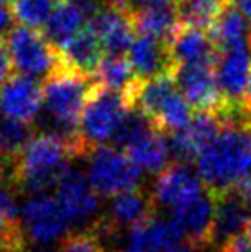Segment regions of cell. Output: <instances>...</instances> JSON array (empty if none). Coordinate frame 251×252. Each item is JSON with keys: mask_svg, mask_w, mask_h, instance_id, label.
I'll return each instance as SVG.
<instances>
[{"mask_svg": "<svg viewBox=\"0 0 251 252\" xmlns=\"http://www.w3.org/2000/svg\"><path fill=\"white\" fill-rule=\"evenodd\" d=\"M196 170L212 196L236 190L251 173V129L224 127L200 153Z\"/></svg>", "mask_w": 251, "mask_h": 252, "instance_id": "obj_1", "label": "cell"}, {"mask_svg": "<svg viewBox=\"0 0 251 252\" xmlns=\"http://www.w3.org/2000/svg\"><path fill=\"white\" fill-rule=\"evenodd\" d=\"M134 79L136 74L124 55H104L93 74V81L97 84L121 93L134 83Z\"/></svg>", "mask_w": 251, "mask_h": 252, "instance_id": "obj_27", "label": "cell"}, {"mask_svg": "<svg viewBox=\"0 0 251 252\" xmlns=\"http://www.w3.org/2000/svg\"><path fill=\"white\" fill-rule=\"evenodd\" d=\"M61 252H105L104 242H102V230L97 225L95 228L69 233L62 240Z\"/></svg>", "mask_w": 251, "mask_h": 252, "instance_id": "obj_31", "label": "cell"}, {"mask_svg": "<svg viewBox=\"0 0 251 252\" xmlns=\"http://www.w3.org/2000/svg\"><path fill=\"white\" fill-rule=\"evenodd\" d=\"M88 24L100 40L105 55H124L136 36L129 14L110 7H105Z\"/></svg>", "mask_w": 251, "mask_h": 252, "instance_id": "obj_19", "label": "cell"}, {"mask_svg": "<svg viewBox=\"0 0 251 252\" xmlns=\"http://www.w3.org/2000/svg\"><path fill=\"white\" fill-rule=\"evenodd\" d=\"M86 156V179L98 196L115 197L138 189L141 172L124 151L112 146H98Z\"/></svg>", "mask_w": 251, "mask_h": 252, "instance_id": "obj_6", "label": "cell"}, {"mask_svg": "<svg viewBox=\"0 0 251 252\" xmlns=\"http://www.w3.org/2000/svg\"><path fill=\"white\" fill-rule=\"evenodd\" d=\"M181 235L171 220L151 215L129 230L124 252H169L181 244Z\"/></svg>", "mask_w": 251, "mask_h": 252, "instance_id": "obj_20", "label": "cell"}, {"mask_svg": "<svg viewBox=\"0 0 251 252\" xmlns=\"http://www.w3.org/2000/svg\"><path fill=\"white\" fill-rule=\"evenodd\" d=\"M81 151L69 141L54 134H35L16 161L12 186L33 196H43L57 189L62 177L71 168L69 161Z\"/></svg>", "mask_w": 251, "mask_h": 252, "instance_id": "obj_2", "label": "cell"}, {"mask_svg": "<svg viewBox=\"0 0 251 252\" xmlns=\"http://www.w3.org/2000/svg\"><path fill=\"white\" fill-rule=\"evenodd\" d=\"M10 21H14L12 14H10V7H7L5 2L0 0V34H2L3 31L9 30Z\"/></svg>", "mask_w": 251, "mask_h": 252, "instance_id": "obj_34", "label": "cell"}, {"mask_svg": "<svg viewBox=\"0 0 251 252\" xmlns=\"http://www.w3.org/2000/svg\"><path fill=\"white\" fill-rule=\"evenodd\" d=\"M215 201L205 192L196 201L172 211V225L182 240L191 247H205L214 244Z\"/></svg>", "mask_w": 251, "mask_h": 252, "instance_id": "obj_12", "label": "cell"}, {"mask_svg": "<svg viewBox=\"0 0 251 252\" xmlns=\"http://www.w3.org/2000/svg\"><path fill=\"white\" fill-rule=\"evenodd\" d=\"M138 2L143 7H165L172 2L176 3V0H138Z\"/></svg>", "mask_w": 251, "mask_h": 252, "instance_id": "obj_37", "label": "cell"}, {"mask_svg": "<svg viewBox=\"0 0 251 252\" xmlns=\"http://www.w3.org/2000/svg\"><path fill=\"white\" fill-rule=\"evenodd\" d=\"M234 3L238 5V9L245 14V17L251 23V0H234Z\"/></svg>", "mask_w": 251, "mask_h": 252, "instance_id": "obj_36", "label": "cell"}, {"mask_svg": "<svg viewBox=\"0 0 251 252\" xmlns=\"http://www.w3.org/2000/svg\"><path fill=\"white\" fill-rule=\"evenodd\" d=\"M167 48L174 67L215 63L218 59V50L208 31L198 28L181 26L167 43Z\"/></svg>", "mask_w": 251, "mask_h": 252, "instance_id": "obj_17", "label": "cell"}, {"mask_svg": "<svg viewBox=\"0 0 251 252\" xmlns=\"http://www.w3.org/2000/svg\"><path fill=\"white\" fill-rule=\"evenodd\" d=\"M212 41L217 47L218 53L234 50V48L250 47L251 24L245 14L238 9L234 0H227L222 12L208 30Z\"/></svg>", "mask_w": 251, "mask_h": 252, "instance_id": "obj_22", "label": "cell"}, {"mask_svg": "<svg viewBox=\"0 0 251 252\" xmlns=\"http://www.w3.org/2000/svg\"><path fill=\"white\" fill-rule=\"evenodd\" d=\"M172 77L181 96L198 112L215 113L224 103L217 83L215 63L178 65L172 70Z\"/></svg>", "mask_w": 251, "mask_h": 252, "instance_id": "obj_9", "label": "cell"}, {"mask_svg": "<svg viewBox=\"0 0 251 252\" xmlns=\"http://www.w3.org/2000/svg\"><path fill=\"white\" fill-rule=\"evenodd\" d=\"M10 70H12V65H10V59H9V53H7L5 41L0 40V81L9 79Z\"/></svg>", "mask_w": 251, "mask_h": 252, "instance_id": "obj_33", "label": "cell"}, {"mask_svg": "<svg viewBox=\"0 0 251 252\" xmlns=\"http://www.w3.org/2000/svg\"><path fill=\"white\" fill-rule=\"evenodd\" d=\"M35 130L31 124L17 122L12 119H5L0 115V148L5 158L17 161L21 153L35 137Z\"/></svg>", "mask_w": 251, "mask_h": 252, "instance_id": "obj_28", "label": "cell"}, {"mask_svg": "<svg viewBox=\"0 0 251 252\" xmlns=\"http://www.w3.org/2000/svg\"><path fill=\"white\" fill-rule=\"evenodd\" d=\"M169 252H194V247H191L189 244H178L174 249H171Z\"/></svg>", "mask_w": 251, "mask_h": 252, "instance_id": "obj_39", "label": "cell"}, {"mask_svg": "<svg viewBox=\"0 0 251 252\" xmlns=\"http://www.w3.org/2000/svg\"><path fill=\"white\" fill-rule=\"evenodd\" d=\"M57 52L59 67L88 77H93L98 63L104 59V48L90 24H86L67 43L59 47Z\"/></svg>", "mask_w": 251, "mask_h": 252, "instance_id": "obj_16", "label": "cell"}, {"mask_svg": "<svg viewBox=\"0 0 251 252\" xmlns=\"http://www.w3.org/2000/svg\"><path fill=\"white\" fill-rule=\"evenodd\" d=\"M215 72L224 103H241L251 76V48L243 47L220 52L215 62Z\"/></svg>", "mask_w": 251, "mask_h": 252, "instance_id": "obj_14", "label": "cell"}, {"mask_svg": "<svg viewBox=\"0 0 251 252\" xmlns=\"http://www.w3.org/2000/svg\"><path fill=\"white\" fill-rule=\"evenodd\" d=\"M93 84V77L62 67L41 84L47 126L45 132L69 141L81 151V156H86V151L79 139V119Z\"/></svg>", "mask_w": 251, "mask_h": 252, "instance_id": "obj_3", "label": "cell"}, {"mask_svg": "<svg viewBox=\"0 0 251 252\" xmlns=\"http://www.w3.org/2000/svg\"><path fill=\"white\" fill-rule=\"evenodd\" d=\"M5 47L10 65L19 76L47 79L59 69V52L38 30L16 26L7 31Z\"/></svg>", "mask_w": 251, "mask_h": 252, "instance_id": "obj_5", "label": "cell"}, {"mask_svg": "<svg viewBox=\"0 0 251 252\" xmlns=\"http://www.w3.org/2000/svg\"><path fill=\"white\" fill-rule=\"evenodd\" d=\"M203 194V182L200 177L184 163H174V165H169L162 173H158L153 184L151 197L155 204L171 208L174 211L196 201Z\"/></svg>", "mask_w": 251, "mask_h": 252, "instance_id": "obj_10", "label": "cell"}, {"mask_svg": "<svg viewBox=\"0 0 251 252\" xmlns=\"http://www.w3.org/2000/svg\"><path fill=\"white\" fill-rule=\"evenodd\" d=\"M129 110L124 93L93 84L79 119V139L86 155L114 139Z\"/></svg>", "mask_w": 251, "mask_h": 252, "instance_id": "obj_4", "label": "cell"}, {"mask_svg": "<svg viewBox=\"0 0 251 252\" xmlns=\"http://www.w3.org/2000/svg\"><path fill=\"white\" fill-rule=\"evenodd\" d=\"M0 252H5V251H3V249H0Z\"/></svg>", "mask_w": 251, "mask_h": 252, "instance_id": "obj_42", "label": "cell"}, {"mask_svg": "<svg viewBox=\"0 0 251 252\" xmlns=\"http://www.w3.org/2000/svg\"><path fill=\"white\" fill-rule=\"evenodd\" d=\"M245 235H246V239L250 240V244H251V223L248 225V228L245 230Z\"/></svg>", "mask_w": 251, "mask_h": 252, "instance_id": "obj_40", "label": "cell"}, {"mask_svg": "<svg viewBox=\"0 0 251 252\" xmlns=\"http://www.w3.org/2000/svg\"><path fill=\"white\" fill-rule=\"evenodd\" d=\"M238 192H239V196L243 197V201H245V204L248 206V209L251 213V173L243 180L241 186L238 187Z\"/></svg>", "mask_w": 251, "mask_h": 252, "instance_id": "obj_35", "label": "cell"}, {"mask_svg": "<svg viewBox=\"0 0 251 252\" xmlns=\"http://www.w3.org/2000/svg\"><path fill=\"white\" fill-rule=\"evenodd\" d=\"M153 197L141 189H134L115 196L108 206L107 215L102 218L98 228L102 232H114L122 228H134L153 215Z\"/></svg>", "mask_w": 251, "mask_h": 252, "instance_id": "obj_15", "label": "cell"}, {"mask_svg": "<svg viewBox=\"0 0 251 252\" xmlns=\"http://www.w3.org/2000/svg\"><path fill=\"white\" fill-rule=\"evenodd\" d=\"M0 90H2V84H0Z\"/></svg>", "mask_w": 251, "mask_h": 252, "instance_id": "obj_43", "label": "cell"}, {"mask_svg": "<svg viewBox=\"0 0 251 252\" xmlns=\"http://www.w3.org/2000/svg\"><path fill=\"white\" fill-rule=\"evenodd\" d=\"M43 106V86L36 79L10 76L0 90V115L31 124Z\"/></svg>", "mask_w": 251, "mask_h": 252, "instance_id": "obj_11", "label": "cell"}, {"mask_svg": "<svg viewBox=\"0 0 251 252\" xmlns=\"http://www.w3.org/2000/svg\"><path fill=\"white\" fill-rule=\"evenodd\" d=\"M131 16L134 33L148 36L167 45L172 40L181 23L178 19L174 7H136Z\"/></svg>", "mask_w": 251, "mask_h": 252, "instance_id": "obj_23", "label": "cell"}, {"mask_svg": "<svg viewBox=\"0 0 251 252\" xmlns=\"http://www.w3.org/2000/svg\"><path fill=\"white\" fill-rule=\"evenodd\" d=\"M12 186L0 182V216L7 218L9 221H19V211L16 204V196H14Z\"/></svg>", "mask_w": 251, "mask_h": 252, "instance_id": "obj_32", "label": "cell"}, {"mask_svg": "<svg viewBox=\"0 0 251 252\" xmlns=\"http://www.w3.org/2000/svg\"><path fill=\"white\" fill-rule=\"evenodd\" d=\"M243 106H245V110L251 117V76H250V81H248V86H246L245 98H243Z\"/></svg>", "mask_w": 251, "mask_h": 252, "instance_id": "obj_38", "label": "cell"}, {"mask_svg": "<svg viewBox=\"0 0 251 252\" xmlns=\"http://www.w3.org/2000/svg\"><path fill=\"white\" fill-rule=\"evenodd\" d=\"M212 197L215 201L214 244L224 246L225 242L248 228L251 223V213L243 197L239 196L238 189Z\"/></svg>", "mask_w": 251, "mask_h": 252, "instance_id": "obj_18", "label": "cell"}, {"mask_svg": "<svg viewBox=\"0 0 251 252\" xmlns=\"http://www.w3.org/2000/svg\"><path fill=\"white\" fill-rule=\"evenodd\" d=\"M84 23L88 24L86 17L72 0H55L52 14L43 28V34L55 48H59L76 36L84 28Z\"/></svg>", "mask_w": 251, "mask_h": 252, "instance_id": "obj_25", "label": "cell"}, {"mask_svg": "<svg viewBox=\"0 0 251 252\" xmlns=\"http://www.w3.org/2000/svg\"><path fill=\"white\" fill-rule=\"evenodd\" d=\"M40 252H54V251H40Z\"/></svg>", "mask_w": 251, "mask_h": 252, "instance_id": "obj_41", "label": "cell"}, {"mask_svg": "<svg viewBox=\"0 0 251 252\" xmlns=\"http://www.w3.org/2000/svg\"><path fill=\"white\" fill-rule=\"evenodd\" d=\"M55 0H10V14L19 26L40 30L45 28Z\"/></svg>", "mask_w": 251, "mask_h": 252, "instance_id": "obj_29", "label": "cell"}, {"mask_svg": "<svg viewBox=\"0 0 251 252\" xmlns=\"http://www.w3.org/2000/svg\"><path fill=\"white\" fill-rule=\"evenodd\" d=\"M227 0H176L174 9L181 26L208 31Z\"/></svg>", "mask_w": 251, "mask_h": 252, "instance_id": "obj_26", "label": "cell"}, {"mask_svg": "<svg viewBox=\"0 0 251 252\" xmlns=\"http://www.w3.org/2000/svg\"><path fill=\"white\" fill-rule=\"evenodd\" d=\"M150 129H151V124L146 120V117L138 112V110L131 108L127 112V115L124 117V120L121 122V126H119L117 132H115L112 141H114L115 148H124L126 150L131 143H134L138 137L143 136Z\"/></svg>", "mask_w": 251, "mask_h": 252, "instance_id": "obj_30", "label": "cell"}, {"mask_svg": "<svg viewBox=\"0 0 251 252\" xmlns=\"http://www.w3.org/2000/svg\"><path fill=\"white\" fill-rule=\"evenodd\" d=\"M127 60L133 67L136 77L148 79V77L172 74L174 63L169 55V48L165 43L153 38L136 34L127 50Z\"/></svg>", "mask_w": 251, "mask_h": 252, "instance_id": "obj_21", "label": "cell"}, {"mask_svg": "<svg viewBox=\"0 0 251 252\" xmlns=\"http://www.w3.org/2000/svg\"><path fill=\"white\" fill-rule=\"evenodd\" d=\"M57 201L66 211L71 225L81 226L83 230L95 228L102 221L98 218V194L88 182L86 175L71 166L57 186Z\"/></svg>", "mask_w": 251, "mask_h": 252, "instance_id": "obj_8", "label": "cell"}, {"mask_svg": "<svg viewBox=\"0 0 251 252\" xmlns=\"http://www.w3.org/2000/svg\"><path fill=\"white\" fill-rule=\"evenodd\" d=\"M126 155L129 156L131 161L136 165L140 172L162 173L167 168L171 148H169V141L164 137V134L151 127L150 130H146L143 136H140L126 148Z\"/></svg>", "mask_w": 251, "mask_h": 252, "instance_id": "obj_24", "label": "cell"}, {"mask_svg": "<svg viewBox=\"0 0 251 252\" xmlns=\"http://www.w3.org/2000/svg\"><path fill=\"white\" fill-rule=\"evenodd\" d=\"M19 225L26 240L38 246H52L69 235L71 220L67 218L55 196H33L19 211Z\"/></svg>", "mask_w": 251, "mask_h": 252, "instance_id": "obj_7", "label": "cell"}, {"mask_svg": "<svg viewBox=\"0 0 251 252\" xmlns=\"http://www.w3.org/2000/svg\"><path fill=\"white\" fill-rule=\"evenodd\" d=\"M222 129L224 127L215 113L198 112L184 130H179L171 136L169 139L171 155L178 159V163L188 165L200 156V153L220 134Z\"/></svg>", "mask_w": 251, "mask_h": 252, "instance_id": "obj_13", "label": "cell"}, {"mask_svg": "<svg viewBox=\"0 0 251 252\" xmlns=\"http://www.w3.org/2000/svg\"><path fill=\"white\" fill-rule=\"evenodd\" d=\"M250 48H251V41H250Z\"/></svg>", "mask_w": 251, "mask_h": 252, "instance_id": "obj_44", "label": "cell"}]
</instances>
